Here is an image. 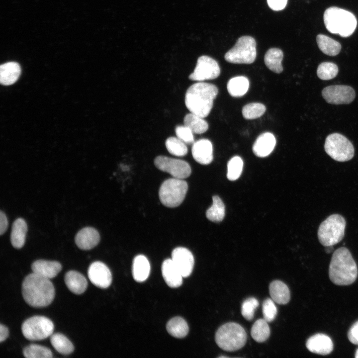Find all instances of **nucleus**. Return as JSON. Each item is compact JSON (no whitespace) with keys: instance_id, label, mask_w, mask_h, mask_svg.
<instances>
[{"instance_id":"47","label":"nucleus","mask_w":358,"mask_h":358,"mask_svg":"<svg viewBox=\"0 0 358 358\" xmlns=\"http://www.w3.org/2000/svg\"><path fill=\"white\" fill-rule=\"evenodd\" d=\"M333 246H326L325 247V250L326 253L329 254L333 250Z\"/></svg>"},{"instance_id":"12","label":"nucleus","mask_w":358,"mask_h":358,"mask_svg":"<svg viewBox=\"0 0 358 358\" xmlns=\"http://www.w3.org/2000/svg\"><path fill=\"white\" fill-rule=\"evenodd\" d=\"M220 69L217 62L208 56H201L197 60L193 72L188 78L192 81L202 82L218 77Z\"/></svg>"},{"instance_id":"23","label":"nucleus","mask_w":358,"mask_h":358,"mask_svg":"<svg viewBox=\"0 0 358 358\" xmlns=\"http://www.w3.org/2000/svg\"><path fill=\"white\" fill-rule=\"evenodd\" d=\"M21 73L20 66L15 62H9L0 67V82L1 85L9 86L14 84Z\"/></svg>"},{"instance_id":"15","label":"nucleus","mask_w":358,"mask_h":358,"mask_svg":"<svg viewBox=\"0 0 358 358\" xmlns=\"http://www.w3.org/2000/svg\"><path fill=\"white\" fill-rule=\"evenodd\" d=\"M172 260L183 277L191 273L194 266V258L191 252L183 247H177L172 253Z\"/></svg>"},{"instance_id":"11","label":"nucleus","mask_w":358,"mask_h":358,"mask_svg":"<svg viewBox=\"0 0 358 358\" xmlns=\"http://www.w3.org/2000/svg\"><path fill=\"white\" fill-rule=\"evenodd\" d=\"M154 164L160 170L167 172L177 179L187 178L191 173L188 163L180 159L159 156L155 159Z\"/></svg>"},{"instance_id":"25","label":"nucleus","mask_w":358,"mask_h":358,"mask_svg":"<svg viewBox=\"0 0 358 358\" xmlns=\"http://www.w3.org/2000/svg\"><path fill=\"white\" fill-rule=\"evenodd\" d=\"M272 299L279 304H287L290 300V294L288 286L280 280L272 281L269 287Z\"/></svg>"},{"instance_id":"37","label":"nucleus","mask_w":358,"mask_h":358,"mask_svg":"<svg viewBox=\"0 0 358 358\" xmlns=\"http://www.w3.org/2000/svg\"><path fill=\"white\" fill-rule=\"evenodd\" d=\"M266 107L263 104L259 102L248 103L243 106L242 115L246 119H254L261 117L265 112Z\"/></svg>"},{"instance_id":"2","label":"nucleus","mask_w":358,"mask_h":358,"mask_svg":"<svg viewBox=\"0 0 358 358\" xmlns=\"http://www.w3.org/2000/svg\"><path fill=\"white\" fill-rule=\"evenodd\" d=\"M218 93L216 86L199 82L190 86L185 95V104L189 111L202 118L210 113Z\"/></svg>"},{"instance_id":"44","label":"nucleus","mask_w":358,"mask_h":358,"mask_svg":"<svg viewBox=\"0 0 358 358\" xmlns=\"http://www.w3.org/2000/svg\"><path fill=\"white\" fill-rule=\"evenodd\" d=\"M287 2V0H267L268 6L272 10L278 11L283 9Z\"/></svg>"},{"instance_id":"20","label":"nucleus","mask_w":358,"mask_h":358,"mask_svg":"<svg viewBox=\"0 0 358 358\" xmlns=\"http://www.w3.org/2000/svg\"><path fill=\"white\" fill-rule=\"evenodd\" d=\"M100 241L97 231L92 227H85L80 230L75 237L77 246L82 250H89L95 247Z\"/></svg>"},{"instance_id":"40","label":"nucleus","mask_w":358,"mask_h":358,"mask_svg":"<svg viewBox=\"0 0 358 358\" xmlns=\"http://www.w3.org/2000/svg\"><path fill=\"white\" fill-rule=\"evenodd\" d=\"M259 305V302L256 298L250 297L246 299L242 304V316L247 320H252L254 318L255 310Z\"/></svg>"},{"instance_id":"4","label":"nucleus","mask_w":358,"mask_h":358,"mask_svg":"<svg viewBox=\"0 0 358 358\" xmlns=\"http://www.w3.org/2000/svg\"><path fill=\"white\" fill-rule=\"evenodd\" d=\"M326 29L331 33L341 37L351 36L355 31L357 20L353 13L347 10L332 6L328 8L323 15Z\"/></svg>"},{"instance_id":"13","label":"nucleus","mask_w":358,"mask_h":358,"mask_svg":"<svg viewBox=\"0 0 358 358\" xmlns=\"http://www.w3.org/2000/svg\"><path fill=\"white\" fill-rule=\"evenodd\" d=\"M324 99L333 104H349L355 98V90L347 85H331L325 88L322 91Z\"/></svg>"},{"instance_id":"9","label":"nucleus","mask_w":358,"mask_h":358,"mask_svg":"<svg viewBox=\"0 0 358 358\" xmlns=\"http://www.w3.org/2000/svg\"><path fill=\"white\" fill-rule=\"evenodd\" d=\"M324 149L331 158L338 162L348 161L353 158L355 154L352 143L338 133L331 134L326 137Z\"/></svg>"},{"instance_id":"19","label":"nucleus","mask_w":358,"mask_h":358,"mask_svg":"<svg viewBox=\"0 0 358 358\" xmlns=\"http://www.w3.org/2000/svg\"><path fill=\"white\" fill-rule=\"evenodd\" d=\"M31 269L33 273L50 279L57 275L62 265L57 261L38 260L32 263Z\"/></svg>"},{"instance_id":"21","label":"nucleus","mask_w":358,"mask_h":358,"mask_svg":"<svg viewBox=\"0 0 358 358\" xmlns=\"http://www.w3.org/2000/svg\"><path fill=\"white\" fill-rule=\"evenodd\" d=\"M162 273L165 282L170 287L176 288L182 284L183 277L171 259H166L163 262Z\"/></svg>"},{"instance_id":"24","label":"nucleus","mask_w":358,"mask_h":358,"mask_svg":"<svg viewBox=\"0 0 358 358\" xmlns=\"http://www.w3.org/2000/svg\"><path fill=\"white\" fill-rule=\"evenodd\" d=\"M27 231L26 223L22 218H18L14 221L10 234V241L14 248L20 249L23 246Z\"/></svg>"},{"instance_id":"45","label":"nucleus","mask_w":358,"mask_h":358,"mask_svg":"<svg viewBox=\"0 0 358 358\" xmlns=\"http://www.w3.org/2000/svg\"><path fill=\"white\" fill-rule=\"evenodd\" d=\"M8 226V221L5 214L2 211L0 212V234L2 235L5 232Z\"/></svg>"},{"instance_id":"3","label":"nucleus","mask_w":358,"mask_h":358,"mask_svg":"<svg viewBox=\"0 0 358 358\" xmlns=\"http://www.w3.org/2000/svg\"><path fill=\"white\" fill-rule=\"evenodd\" d=\"M357 264L350 251L342 247L336 250L332 255L329 268L331 281L338 285H349L358 277Z\"/></svg>"},{"instance_id":"14","label":"nucleus","mask_w":358,"mask_h":358,"mask_svg":"<svg viewBox=\"0 0 358 358\" xmlns=\"http://www.w3.org/2000/svg\"><path fill=\"white\" fill-rule=\"evenodd\" d=\"M88 274L89 279L96 286L106 288L112 281V275L108 267L103 263L96 261L90 266Z\"/></svg>"},{"instance_id":"10","label":"nucleus","mask_w":358,"mask_h":358,"mask_svg":"<svg viewBox=\"0 0 358 358\" xmlns=\"http://www.w3.org/2000/svg\"><path fill=\"white\" fill-rule=\"evenodd\" d=\"M54 328L52 321L45 316H34L22 324L21 331L25 338L30 341L41 340L52 335Z\"/></svg>"},{"instance_id":"32","label":"nucleus","mask_w":358,"mask_h":358,"mask_svg":"<svg viewBox=\"0 0 358 358\" xmlns=\"http://www.w3.org/2000/svg\"><path fill=\"white\" fill-rule=\"evenodd\" d=\"M50 342L53 348L62 355H69L74 350L72 342L62 334L56 333L52 335Z\"/></svg>"},{"instance_id":"22","label":"nucleus","mask_w":358,"mask_h":358,"mask_svg":"<svg viewBox=\"0 0 358 358\" xmlns=\"http://www.w3.org/2000/svg\"><path fill=\"white\" fill-rule=\"evenodd\" d=\"M64 280L68 289L76 294L83 293L87 288L88 282L86 277L77 271H68L65 274Z\"/></svg>"},{"instance_id":"46","label":"nucleus","mask_w":358,"mask_h":358,"mask_svg":"<svg viewBox=\"0 0 358 358\" xmlns=\"http://www.w3.org/2000/svg\"><path fill=\"white\" fill-rule=\"evenodd\" d=\"M8 336V330L6 327L2 324L0 325V342L4 341Z\"/></svg>"},{"instance_id":"36","label":"nucleus","mask_w":358,"mask_h":358,"mask_svg":"<svg viewBox=\"0 0 358 358\" xmlns=\"http://www.w3.org/2000/svg\"><path fill=\"white\" fill-rule=\"evenodd\" d=\"M23 354L27 358H51L53 357L49 348L37 344H31L24 348Z\"/></svg>"},{"instance_id":"5","label":"nucleus","mask_w":358,"mask_h":358,"mask_svg":"<svg viewBox=\"0 0 358 358\" xmlns=\"http://www.w3.org/2000/svg\"><path fill=\"white\" fill-rule=\"evenodd\" d=\"M247 341L244 329L236 323H228L222 325L217 331L215 341L222 349L229 352L243 348Z\"/></svg>"},{"instance_id":"41","label":"nucleus","mask_w":358,"mask_h":358,"mask_svg":"<svg viewBox=\"0 0 358 358\" xmlns=\"http://www.w3.org/2000/svg\"><path fill=\"white\" fill-rule=\"evenodd\" d=\"M262 310L264 319L268 322H270L275 319L277 314V308L272 299H265L263 303Z\"/></svg>"},{"instance_id":"39","label":"nucleus","mask_w":358,"mask_h":358,"mask_svg":"<svg viewBox=\"0 0 358 358\" xmlns=\"http://www.w3.org/2000/svg\"><path fill=\"white\" fill-rule=\"evenodd\" d=\"M243 167V162L239 156L232 158L227 164V177L230 180L237 179L241 175Z\"/></svg>"},{"instance_id":"27","label":"nucleus","mask_w":358,"mask_h":358,"mask_svg":"<svg viewBox=\"0 0 358 358\" xmlns=\"http://www.w3.org/2000/svg\"><path fill=\"white\" fill-rule=\"evenodd\" d=\"M283 57L281 50L276 48L268 49L264 57L266 66L275 73L279 74L283 71L281 61Z\"/></svg>"},{"instance_id":"1","label":"nucleus","mask_w":358,"mask_h":358,"mask_svg":"<svg viewBox=\"0 0 358 358\" xmlns=\"http://www.w3.org/2000/svg\"><path fill=\"white\" fill-rule=\"evenodd\" d=\"M22 294L25 301L34 307L50 305L55 297V288L49 280L33 272L27 275L22 284Z\"/></svg>"},{"instance_id":"31","label":"nucleus","mask_w":358,"mask_h":358,"mask_svg":"<svg viewBox=\"0 0 358 358\" xmlns=\"http://www.w3.org/2000/svg\"><path fill=\"white\" fill-rule=\"evenodd\" d=\"M168 333L174 337L181 338L188 332V326L185 320L181 317H176L171 319L167 324Z\"/></svg>"},{"instance_id":"17","label":"nucleus","mask_w":358,"mask_h":358,"mask_svg":"<svg viewBox=\"0 0 358 358\" xmlns=\"http://www.w3.org/2000/svg\"><path fill=\"white\" fill-rule=\"evenodd\" d=\"M191 152L194 159L200 164L208 165L213 160L212 145L207 139H201L194 142Z\"/></svg>"},{"instance_id":"30","label":"nucleus","mask_w":358,"mask_h":358,"mask_svg":"<svg viewBox=\"0 0 358 358\" xmlns=\"http://www.w3.org/2000/svg\"><path fill=\"white\" fill-rule=\"evenodd\" d=\"M184 125L188 127L193 133L200 134L208 129V123L203 118L191 112L185 115L183 119Z\"/></svg>"},{"instance_id":"34","label":"nucleus","mask_w":358,"mask_h":358,"mask_svg":"<svg viewBox=\"0 0 358 358\" xmlns=\"http://www.w3.org/2000/svg\"><path fill=\"white\" fill-rule=\"evenodd\" d=\"M251 334L253 339L257 342L266 341L270 335V329L268 322L264 319L257 320L252 327Z\"/></svg>"},{"instance_id":"6","label":"nucleus","mask_w":358,"mask_h":358,"mask_svg":"<svg viewBox=\"0 0 358 358\" xmlns=\"http://www.w3.org/2000/svg\"><path fill=\"white\" fill-rule=\"evenodd\" d=\"M346 222L340 214L328 216L319 225L317 236L320 244L325 246H333L344 237Z\"/></svg>"},{"instance_id":"7","label":"nucleus","mask_w":358,"mask_h":358,"mask_svg":"<svg viewBox=\"0 0 358 358\" xmlns=\"http://www.w3.org/2000/svg\"><path fill=\"white\" fill-rule=\"evenodd\" d=\"M187 189V183L182 179H169L162 183L159 189L160 201L167 207H177L183 201Z\"/></svg>"},{"instance_id":"26","label":"nucleus","mask_w":358,"mask_h":358,"mask_svg":"<svg viewBox=\"0 0 358 358\" xmlns=\"http://www.w3.org/2000/svg\"><path fill=\"white\" fill-rule=\"evenodd\" d=\"M150 271V265L147 258L143 255H138L133 262L132 274L135 280L143 282L148 277Z\"/></svg>"},{"instance_id":"29","label":"nucleus","mask_w":358,"mask_h":358,"mask_svg":"<svg viewBox=\"0 0 358 358\" xmlns=\"http://www.w3.org/2000/svg\"><path fill=\"white\" fill-rule=\"evenodd\" d=\"M316 41L320 50L326 55L336 56L341 51V45L340 43L326 35H318Z\"/></svg>"},{"instance_id":"16","label":"nucleus","mask_w":358,"mask_h":358,"mask_svg":"<svg viewBox=\"0 0 358 358\" xmlns=\"http://www.w3.org/2000/svg\"><path fill=\"white\" fill-rule=\"evenodd\" d=\"M307 349L311 352L321 355L330 354L333 350L331 338L324 334H316L308 339L306 343Z\"/></svg>"},{"instance_id":"42","label":"nucleus","mask_w":358,"mask_h":358,"mask_svg":"<svg viewBox=\"0 0 358 358\" xmlns=\"http://www.w3.org/2000/svg\"><path fill=\"white\" fill-rule=\"evenodd\" d=\"M175 133L178 138L186 144H191L194 143L193 133L187 126L179 125L176 127Z\"/></svg>"},{"instance_id":"8","label":"nucleus","mask_w":358,"mask_h":358,"mask_svg":"<svg viewBox=\"0 0 358 358\" xmlns=\"http://www.w3.org/2000/svg\"><path fill=\"white\" fill-rule=\"evenodd\" d=\"M256 42L249 36L240 37L224 56L225 60L234 64H252L256 58Z\"/></svg>"},{"instance_id":"38","label":"nucleus","mask_w":358,"mask_h":358,"mask_svg":"<svg viewBox=\"0 0 358 358\" xmlns=\"http://www.w3.org/2000/svg\"><path fill=\"white\" fill-rule=\"evenodd\" d=\"M337 65L330 62H323L320 64L317 70L318 78L322 80H329L334 79L338 73Z\"/></svg>"},{"instance_id":"33","label":"nucleus","mask_w":358,"mask_h":358,"mask_svg":"<svg viewBox=\"0 0 358 358\" xmlns=\"http://www.w3.org/2000/svg\"><path fill=\"white\" fill-rule=\"evenodd\" d=\"M212 200V205L207 210L206 216L210 221L219 222L225 216V206L218 196H213Z\"/></svg>"},{"instance_id":"48","label":"nucleus","mask_w":358,"mask_h":358,"mask_svg":"<svg viewBox=\"0 0 358 358\" xmlns=\"http://www.w3.org/2000/svg\"><path fill=\"white\" fill-rule=\"evenodd\" d=\"M355 358H358V349H357V350L356 352V353H355Z\"/></svg>"},{"instance_id":"18","label":"nucleus","mask_w":358,"mask_h":358,"mask_svg":"<svg viewBox=\"0 0 358 358\" xmlns=\"http://www.w3.org/2000/svg\"><path fill=\"white\" fill-rule=\"evenodd\" d=\"M276 144L274 136L270 132L260 135L253 146V151L257 157L264 158L268 156L273 150Z\"/></svg>"},{"instance_id":"43","label":"nucleus","mask_w":358,"mask_h":358,"mask_svg":"<svg viewBox=\"0 0 358 358\" xmlns=\"http://www.w3.org/2000/svg\"><path fill=\"white\" fill-rule=\"evenodd\" d=\"M348 338L352 344L358 345V321L350 328L348 333Z\"/></svg>"},{"instance_id":"35","label":"nucleus","mask_w":358,"mask_h":358,"mask_svg":"<svg viewBox=\"0 0 358 358\" xmlns=\"http://www.w3.org/2000/svg\"><path fill=\"white\" fill-rule=\"evenodd\" d=\"M166 148L172 155L182 157L187 154L188 149L186 144L177 137H170L165 142Z\"/></svg>"},{"instance_id":"28","label":"nucleus","mask_w":358,"mask_h":358,"mask_svg":"<svg viewBox=\"0 0 358 358\" xmlns=\"http://www.w3.org/2000/svg\"><path fill=\"white\" fill-rule=\"evenodd\" d=\"M249 88V81L244 76H238L231 78L227 83V89L229 93L233 97H238L245 95Z\"/></svg>"}]
</instances>
